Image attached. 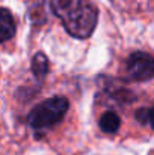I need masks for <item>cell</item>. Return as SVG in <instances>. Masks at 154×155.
Here are the masks:
<instances>
[{"instance_id": "1", "label": "cell", "mask_w": 154, "mask_h": 155, "mask_svg": "<svg viewBox=\"0 0 154 155\" xmlns=\"http://www.w3.org/2000/svg\"><path fill=\"white\" fill-rule=\"evenodd\" d=\"M50 6L73 38L86 39L94 33L98 9L91 0H51Z\"/></svg>"}, {"instance_id": "2", "label": "cell", "mask_w": 154, "mask_h": 155, "mask_svg": "<svg viewBox=\"0 0 154 155\" xmlns=\"http://www.w3.org/2000/svg\"><path fill=\"white\" fill-rule=\"evenodd\" d=\"M70 103L65 97H51L39 103L27 116V122L36 137H41L49 130L56 127L67 114Z\"/></svg>"}, {"instance_id": "3", "label": "cell", "mask_w": 154, "mask_h": 155, "mask_svg": "<svg viewBox=\"0 0 154 155\" xmlns=\"http://www.w3.org/2000/svg\"><path fill=\"white\" fill-rule=\"evenodd\" d=\"M127 74L135 81H147L151 80L154 74V60L153 56L144 51L132 53L125 62Z\"/></svg>"}, {"instance_id": "4", "label": "cell", "mask_w": 154, "mask_h": 155, "mask_svg": "<svg viewBox=\"0 0 154 155\" xmlns=\"http://www.w3.org/2000/svg\"><path fill=\"white\" fill-rule=\"evenodd\" d=\"M17 30L14 15L9 9L0 8V42H6L14 38Z\"/></svg>"}, {"instance_id": "5", "label": "cell", "mask_w": 154, "mask_h": 155, "mask_svg": "<svg viewBox=\"0 0 154 155\" xmlns=\"http://www.w3.org/2000/svg\"><path fill=\"white\" fill-rule=\"evenodd\" d=\"M32 72L36 81H44L49 74V59L44 53H36L32 59Z\"/></svg>"}, {"instance_id": "6", "label": "cell", "mask_w": 154, "mask_h": 155, "mask_svg": "<svg viewBox=\"0 0 154 155\" xmlns=\"http://www.w3.org/2000/svg\"><path fill=\"white\" fill-rule=\"evenodd\" d=\"M100 130L106 134H115L121 127V119L115 111H104L100 117Z\"/></svg>"}, {"instance_id": "7", "label": "cell", "mask_w": 154, "mask_h": 155, "mask_svg": "<svg viewBox=\"0 0 154 155\" xmlns=\"http://www.w3.org/2000/svg\"><path fill=\"white\" fill-rule=\"evenodd\" d=\"M136 119L139 124L142 125H150L151 124V108L150 107H144V108H139L136 111Z\"/></svg>"}]
</instances>
